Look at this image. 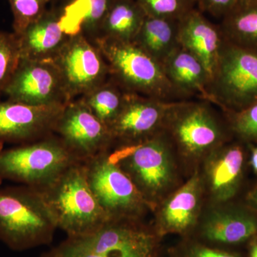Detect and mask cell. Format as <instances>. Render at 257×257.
<instances>
[{
    "instance_id": "obj_1",
    "label": "cell",
    "mask_w": 257,
    "mask_h": 257,
    "mask_svg": "<svg viewBox=\"0 0 257 257\" xmlns=\"http://www.w3.org/2000/svg\"><path fill=\"white\" fill-rule=\"evenodd\" d=\"M203 99L172 101L163 131L175 147L187 177L198 170L206 157L234 140L222 111Z\"/></svg>"
},
{
    "instance_id": "obj_2",
    "label": "cell",
    "mask_w": 257,
    "mask_h": 257,
    "mask_svg": "<svg viewBox=\"0 0 257 257\" xmlns=\"http://www.w3.org/2000/svg\"><path fill=\"white\" fill-rule=\"evenodd\" d=\"M109 155L133 181L152 211L188 178L163 130L140 145L112 149Z\"/></svg>"
},
{
    "instance_id": "obj_3",
    "label": "cell",
    "mask_w": 257,
    "mask_h": 257,
    "mask_svg": "<svg viewBox=\"0 0 257 257\" xmlns=\"http://www.w3.org/2000/svg\"><path fill=\"white\" fill-rule=\"evenodd\" d=\"M164 239L145 219H111L92 233L67 236L40 257H167Z\"/></svg>"
},
{
    "instance_id": "obj_4",
    "label": "cell",
    "mask_w": 257,
    "mask_h": 257,
    "mask_svg": "<svg viewBox=\"0 0 257 257\" xmlns=\"http://www.w3.org/2000/svg\"><path fill=\"white\" fill-rule=\"evenodd\" d=\"M57 229L55 218L37 189H0V241L10 249L26 251L48 245Z\"/></svg>"
},
{
    "instance_id": "obj_5",
    "label": "cell",
    "mask_w": 257,
    "mask_h": 257,
    "mask_svg": "<svg viewBox=\"0 0 257 257\" xmlns=\"http://www.w3.org/2000/svg\"><path fill=\"white\" fill-rule=\"evenodd\" d=\"M67 236L92 233L109 220L88 184L83 162L71 166L52 183L37 189Z\"/></svg>"
},
{
    "instance_id": "obj_6",
    "label": "cell",
    "mask_w": 257,
    "mask_h": 257,
    "mask_svg": "<svg viewBox=\"0 0 257 257\" xmlns=\"http://www.w3.org/2000/svg\"><path fill=\"white\" fill-rule=\"evenodd\" d=\"M94 43L107 62L110 77L125 90L170 102L184 100L166 77L162 64L133 42L99 37Z\"/></svg>"
},
{
    "instance_id": "obj_7",
    "label": "cell",
    "mask_w": 257,
    "mask_h": 257,
    "mask_svg": "<svg viewBox=\"0 0 257 257\" xmlns=\"http://www.w3.org/2000/svg\"><path fill=\"white\" fill-rule=\"evenodd\" d=\"M81 162L57 136L0 151V184L11 181L40 189Z\"/></svg>"
},
{
    "instance_id": "obj_8",
    "label": "cell",
    "mask_w": 257,
    "mask_h": 257,
    "mask_svg": "<svg viewBox=\"0 0 257 257\" xmlns=\"http://www.w3.org/2000/svg\"><path fill=\"white\" fill-rule=\"evenodd\" d=\"M208 90L211 103L224 113L257 102V52L225 39Z\"/></svg>"
},
{
    "instance_id": "obj_9",
    "label": "cell",
    "mask_w": 257,
    "mask_h": 257,
    "mask_svg": "<svg viewBox=\"0 0 257 257\" xmlns=\"http://www.w3.org/2000/svg\"><path fill=\"white\" fill-rule=\"evenodd\" d=\"M83 164L89 187L109 220H143L152 214L133 181L111 160L109 150Z\"/></svg>"
},
{
    "instance_id": "obj_10",
    "label": "cell",
    "mask_w": 257,
    "mask_h": 257,
    "mask_svg": "<svg viewBox=\"0 0 257 257\" xmlns=\"http://www.w3.org/2000/svg\"><path fill=\"white\" fill-rule=\"evenodd\" d=\"M190 237L216 248L241 249L257 237V211L241 199L204 204Z\"/></svg>"
},
{
    "instance_id": "obj_11",
    "label": "cell",
    "mask_w": 257,
    "mask_h": 257,
    "mask_svg": "<svg viewBox=\"0 0 257 257\" xmlns=\"http://www.w3.org/2000/svg\"><path fill=\"white\" fill-rule=\"evenodd\" d=\"M248 149L231 140L211 152L198 168L205 204H221L241 198L246 187Z\"/></svg>"
},
{
    "instance_id": "obj_12",
    "label": "cell",
    "mask_w": 257,
    "mask_h": 257,
    "mask_svg": "<svg viewBox=\"0 0 257 257\" xmlns=\"http://www.w3.org/2000/svg\"><path fill=\"white\" fill-rule=\"evenodd\" d=\"M53 61L71 101L110 77L109 66L99 47L81 33L69 37Z\"/></svg>"
},
{
    "instance_id": "obj_13",
    "label": "cell",
    "mask_w": 257,
    "mask_h": 257,
    "mask_svg": "<svg viewBox=\"0 0 257 257\" xmlns=\"http://www.w3.org/2000/svg\"><path fill=\"white\" fill-rule=\"evenodd\" d=\"M4 95L8 100L30 105L67 104L71 101L53 60H20Z\"/></svg>"
},
{
    "instance_id": "obj_14",
    "label": "cell",
    "mask_w": 257,
    "mask_h": 257,
    "mask_svg": "<svg viewBox=\"0 0 257 257\" xmlns=\"http://www.w3.org/2000/svg\"><path fill=\"white\" fill-rule=\"evenodd\" d=\"M54 133L81 162L111 148L109 127L79 99L66 104Z\"/></svg>"
},
{
    "instance_id": "obj_15",
    "label": "cell",
    "mask_w": 257,
    "mask_h": 257,
    "mask_svg": "<svg viewBox=\"0 0 257 257\" xmlns=\"http://www.w3.org/2000/svg\"><path fill=\"white\" fill-rule=\"evenodd\" d=\"M172 102L128 92L122 109L109 127L110 150L140 145L162 131Z\"/></svg>"
},
{
    "instance_id": "obj_16",
    "label": "cell",
    "mask_w": 257,
    "mask_h": 257,
    "mask_svg": "<svg viewBox=\"0 0 257 257\" xmlns=\"http://www.w3.org/2000/svg\"><path fill=\"white\" fill-rule=\"evenodd\" d=\"M204 204L202 181L196 170L155 207L152 224L162 237L172 234L188 237L197 226Z\"/></svg>"
},
{
    "instance_id": "obj_17",
    "label": "cell",
    "mask_w": 257,
    "mask_h": 257,
    "mask_svg": "<svg viewBox=\"0 0 257 257\" xmlns=\"http://www.w3.org/2000/svg\"><path fill=\"white\" fill-rule=\"evenodd\" d=\"M65 106L0 100V151L6 145H25L53 135Z\"/></svg>"
},
{
    "instance_id": "obj_18",
    "label": "cell",
    "mask_w": 257,
    "mask_h": 257,
    "mask_svg": "<svg viewBox=\"0 0 257 257\" xmlns=\"http://www.w3.org/2000/svg\"><path fill=\"white\" fill-rule=\"evenodd\" d=\"M224 40L220 26L211 23L199 10L194 8L179 20V45L202 62L210 80Z\"/></svg>"
},
{
    "instance_id": "obj_19",
    "label": "cell",
    "mask_w": 257,
    "mask_h": 257,
    "mask_svg": "<svg viewBox=\"0 0 257 257\" xmlns=\"http://www.w3.org/2000/svg\"><path fill=\"white\" fill-rule=\"evenodd\" d=\"M21 60H53L70 35L61 24L60 9L47 10L19 35Z\"/></svg>"
},
{
    "instance_id": "obj_20",
    "label": "cell",
    "mask_w": 257,
    "mask_h": 257,
    "mask_svg": "<svg viewBox=\"0 0 257 257\" xmlns=\"http://www.w3.org/2000/svg\"><path fill=\"white\" fill-rule=\"evenodd\" d=\"M166 77L176 90L184 98L199 96L210 101L209 79L205 67L197 57L181 47L175 49L162 63Z\"/></svg>"
},
{
    "instance_id": "obj_21",
    "label": "cell",
    "mask_w": 257,
    "mask_h": 257,
    "mask_svg": "<svg viewBox=\"0 0 257 257\" xmlns=\"http://www.w3.org/2000/svg\"><path fill=\"white\" fill-rule=\"evenodd\" d=\"M115 0H69L61 10V24L70 36L82 34L94 42Z\"/></svg>"
},
{
    "instance_id": "obj_22",
    "label": "cell",
    "mask_w": 257,
    "mask_h": 257,
    "mask_svg": "<svg viewBox=\"0 0 257 257\" xmlns=\"http://www.w3.org/2000/svg\"><path fill=\"white\" fill-rule=\"evenodd\" d=\"M133 42L162 64L179 46V20L147 15Z\"/></svg>"
},
{
    "instance_id": "obj_23",
    "label": "cell",
    "mask_w": 257,
    "mask_h": 257,
    "mask_svg": "<svg viewBox=\"0 0 257 257\" xmlns=\"http://www.w3.org/2000/svg\"><path fill=\"white\" fill-rule=\"evenodd\" d=\"M146 16L137 0H115L104 19L99 37L133 42Z\"/></svg>"
},
{
    "instance_id": "obj_24",
    "label": "cell",
    "mask_w": 257,
    "mask_h": 257,
    "mask_svg": "<svg viewBox=\"0 0 257 257\" xmlns=\"http://www.w3.org/2000/svg\"><path fill=\"white\" fill-rule=\"evenodd\" d=\"M128 92L110 77L100 85L83 94L79 99L109 127L122 109Z\"/></svg>"
},
{
    "instance_id": "obj_25",
    "label": "cell",
    "mask_w": 257,
    "mask_h": 257,
    "mask_svg": "<svg viewBox=\"0 0 257 257\" xmlns=\"http://www.w3.org/2000/svg\"><path fill=\"white\" fill-rule=\"evenodd\" d=\"M219 26L227 41L257 52V3L238 5L222 18Z\"/></svg>"
},
{
    "instance_id": "obj_26",
    "label": "cell",
    "mask_w": 257,
    "mask_h": 257,
    "mask_svg": "<svg viewBox=\"0 0 257 257\" xmlns=\"http://www.w3.org/2000/svg\"><path fill=\"white\" fill-rule=\"evenodd\" d=\"M167 257H247L242 249L214 247L190 237H182L167 248Z\"/></svg>"
},
{
    "instance_id": "obj_27",
    "label": "cell",
    "mask_w": 257,
    "mask_h": 257,
    "mask_svg": "<svg viewBox=\"0 0 257 257\" xmlns=\"http://www.w3.org/2000/svg\"><path fill=\"white\" fill-rule=\"evenodd\" d=\"M21 60L20 42L14 32L0 31V98Z\"/></svg>"
},
{
    "instance_id": "obj_28",
    "label": "cell",
    "mask_w": 257,
    "mask_h": 257,
    "mask_svg": "<svg viewBox=\"0 0 257 257\" xmlns=\"http://www.w3.org/2000/svg\"><path fill=\"white\" fill-rule=\"evenodd\" d=\"M13 15V32L21 35L47 12L51 0H8Z\"/></svg>"
},
{
    "instance_id": "obj_29",
    "label": "cell",
    "mask_w": 257,
    "mask_h": 257,
    "mask_svg": "<svg viewBox=\"0 0 257 257\" xmlns=\"http://www.w3.org/2000/svg\"><path fill=\"white\" fill-rule=\"evenodd\" d=\"M235 140L257 143V102L237 112L224 113Z\"/></svg>"
},
{
    "instance_id": "obj_30",
    "label": "cell",
    "mask_w": 257,
    "mask_h": 257,
    "mask_svg": "<svg viewBox=\"0 0 257 257\" xmlns=\"http://www.w3.org/2000/svg\"><path fill=\"white\" fill-rule=\"evenodd\" d=\"M147 16L179 20L194 9L192 0H137Z\"/></svg>"
},
{
    "instance_id": "obj_31",
    "label": "cell",
    "mask_w": 257,
    "mask_h": 257,
    "mask_svg": "<svg viewBox=\"0 0 257 257\" xmlns=\"http://www.w3.org/2000/svg\"><path fill=\"white\" fill-rule=\"evenodd\" d=\"M239 0H198L199 11L222 19L236 8Z\"/></svg>"
},
{
    "instance_id": "obj_32",
    "label": "cell",
    "mask_w": 257,
    "mask_h": 257,
    "mask_svg": "<svg viewBox=\"0 0 257 257\" xmlns=\"http://www.w3.org/2000/svg\"><path fill=\"white\" fill-rule=\"evenodd\" d=\"M240 199L248 207L257 211V182L248 187L246 186Z\"/></svg>"
},
{
    "instance_id": "obj_33",
    "label": "cell",
    "mask_w": 257,
    "mask_h": 257,
    "mask_svg": "<svg viewBox=\"0 0 257 257\" xmlns=\"http://www.w3.org/2000/svg\"><path fill=\"white\" fill-rule=\"evenodd\" d=\"M248 149V167L257 176V144L247 145Z\"/></svg>"
},
{
    "instance_id": "obj_34",
    "label": "cell",
    "mask_w": 257,
    "mask_h": 257,
    "mask_svg": "<svg viewBox=\"0 0 257 257\" xmlns=\"http://www.w3.org/2000/svg\"><path fill=\"white\" fill-rule=\"evenodd\" d=\"M246 251L247 257H257V237L248 243Z\"/></svg>"
},
{
    "instance_id": "obj_35",
    "label": "cell",
    "mask_w": 257,
    "mask_h": 257,
    "mask_svg": "<svg viewBox=\"0 0 257 257\" xmlns=\"http://www.w3.org/2000/svg\"><path fill=\"white\" fill-rule=\"evenodd\" d=\"M257 3V0H239L237 5H247Z\"/></svg>"
},
{
    "instance_id": "obj_36",
    "label": "cell",
    "mask_w": 257,
    "mask_h": 257,
    "mask_svg": "<svg viewBox=\"0 0 257 257\" xmlns=\"http://www.w3.org/2000/svg\"><path fill=\"white\" fill-rule=\"evenodd\" d=\"M193 2H194V3H197L198 0H192Z\"/></svg>"
},
{
    "instance_id": "obj_37",
    "label": "cell",
    "mask_w": 257,
    "mask_h": 257,
    "mask_svg": "<svg viewBox=\"0 0 257 257\" xmlns=\"http://www.w3.org/2000/svg\"><path fill=\"white\" fill-rule=\"evenodd\" d=\"M166 255H167V254H166Z\"/></svg>"
}]
</instances>
